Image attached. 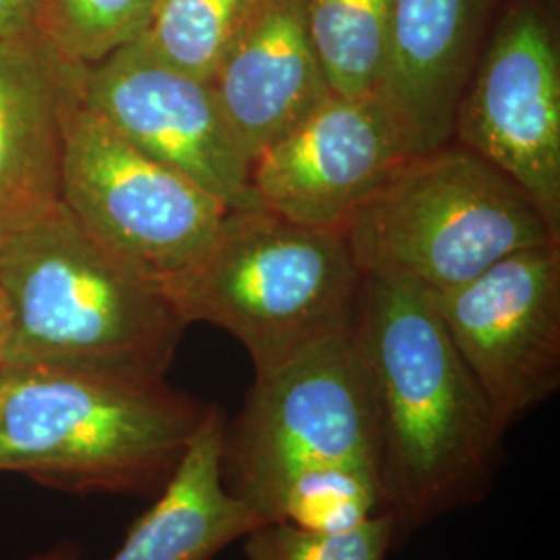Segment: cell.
I'll return each instance as SVG.
<instances>
[{
	"instance_id": "obj_1",
	"label": "cell",
	"mask_w": 560,
	"mask_h": 560,
	"mask_svg": "<svg viewBox=\"0 0 560 560\" xmlns=\"http://www.w3.org/2000/svg\"><path fill=\"white\" fill-rule=\"evenodd\" d=\"M353 339L374 400L382 513L397 548L488 499L506 432L420 284L363 277Z\"/></svg>"
},
{
	"instance_id": "obj_2",
	"label": "cell",
	"mask_w": 560,
	"mask_h": 560,
	"mask_svg": "<svg viewBox=\"0 0 560 560\" xmlns=\"http://www.w3.org/2000/svg\"><path fill=\"white\" fill-rule=\"evenodd\" d=\"M210 402L166 378L0 368V471L67 494L156 499Z\"/></svg>"
},
{
	"instance_id": "obj_3",
	"label": "cell",
	"mask_w": 560,
	"mask_h": 560,
	"mask_svg": "<svg viewBox=\"0 0 560 560\" xmlns=\"http://www.w3.org/2000/svg\"><path fill=\"white\" fill-rule=\"evenodd\" d=\"M11 332L2 368L59 365L166 378L187 324L159 282L60 203L0 241Z\"/></svg>"
},
{
	"instance_id": "obj_4",
	"label": "cell",
	"mask_w": 560,
	"mask_h": 560,
	"mask_svg": "<svg viewBox=\"0 0 560 560\" xmlns=\"http://www.w3.org/2000/svg\"><path fill=\"white\" fill-rule=\"evenodd\" d=\"M180 320L206 322L247 351L254 376L353 332L363 275L339 229L229 212L191 266L156 280Z\"/></svg>"
},
{
	"instance_id": "obj_5",
	"label": "cell",
	"mask_w": 560,
	"mask_h": 560,
	"mask_svg": "<svg viewBox=\"0 0 560 560\" xmlns=\"http://www.w3.org/2000/svg\"><path fill=\"white\" fill-rule=\"evenodd\" d=\"M340 231L363 277H399L430 293L560 241L515 180L455 141L405 162Z\"/></svg>"
},
{
	"instance_id": "obj_6",
	"label": "cell",
	"mask_w": 560,
	"mask_h": 560,
	"mask_svg": "<svg viewBox=\"0 0 560 560\" xmlns=\"http://www.w3.org/2000/svg\"><path fill=\"white\" fill-rule=\"evenodd\" d=\"M222 480L266 523L310 481L339 471L378 478L370 382L353 332L256 374L224 423Z\"/></svg>"
},
{
	"instance_id": "obj_7",
	"label": "cell",
	"mask_w": 560,
	"mask_h": 560,
	"mask_svg": "<svg viewBox=\"0 0 560 560\" xmlns=\"http://www.w3.org/2000/svg\"><path fill=\"white\" fill-rule=\"evenodd\" d=\"M60 201L85 233L154 280L198 260L231 212L83 102L67 122Z\"/></svg>"
},
{
	"instance_id": "obj_8",
	"label": "cell",
	"mask_w": 560,
	"mask_h": 560,
	"mask_svg": "<svg viewBox=\"0 0 560 560\" xmlns=\"http://www.w3.org/2000/svg\"><path fill=\"white\" fill-rule=\"evenodd\" d=\"M451 141L515 180L560 233V44L550 0H515L460 94Z\"/></svg>"
},
{
	"instance_id": "obj_9",
	"label": "cell",
	"mask_w": 560,
	"mask_h": 560,
	"mask_svg": "<svg viewBox=\"0 0 560 560\" xmlns=\"http://www.w3.org/2000/svg\"><path fill=\"white\" fill-rule=\"evenodd\" d=\"M430 295L504 432L559 393L560 241Z\"/></svg>"
},
{
	"instance_id": "obj_10",
	"label": "cell",
	"mask_w": 560,
	"mask_h": 560,
	"mask_svg": "<svg viewBox=\"0 0 560 560\" xmlns=\"http://www.w3.org/2000/svg\"><path fill=\"white\" fill-rule=\"evenodd\" d=\"M81 102L129 143L221 200L231 212L258 210L252 159L212 83L154 59L138 40L85 67Z\"/></svg>"
},
{
	"instance_id": "obj_11",
	"label": "cell",
	"mask_w": 560,
	"mask_h": 560,
	"mask_svg": "<svg viewBox=\"0 0 560 560\" xmlns=\"http://www.w3.org/2000/svg\"><path fill=\"white\" fill-rule=\"evenodd\" d=\"M421 154L381 94L324 101L252 162L261 208L284 221L342 229L400 166Z\"/></svg>"
},
{
	"instance_id": "obj_12",
	"label": "cell",
	"mask_w": 560,
	"mask_h": 560,
	"mask_svg": "<svg viewBox=\"0 0 560 560\" xmlns=\"http://www.w3.org/2000/svg\"><path fill=\"white\" fill-rule=\"evenodd\" d=\"M83 73L44 27L0 38V241L62 203L65 133Z\"/></svg>"
},
{
	"instance_id": "obj_13",
	"label": "cell",
	"mask_w": 560,
	"mask_h": 560,
	"mask_svg": "<svg viewBox=\"0 0 560 560\" xmlns=\"http://www.w3.org/2000/svg\"><path fill=\"white\" fill-rule=\"evenodd\" d=\"M210 83L254 162L332 94L307 30L305 0H258Z\"/></svg>"
},
{
	"instance_id": "obj_14",
	"label": "cell",
	"mask_w": 560,
	"mask_h": 560,
	"mask_svg": "<svg viewBox=\"0 0 560 560\" xmlns=\"http://www.w3.org/2000/svg\"><path fill=\"white\" fill-rule=\"evenodd\" d=\"M497 0H395L381 96L420 152L453 138L465 83Z\"/></svg>"
},
{
	"instance_id": "obj_15",
	"label": "cell",
	"mask_w": 560,
	"mask_h": 560,
	"mask_svg": "<svg viewBox=\"0 0 560 560\" xmlns=\"http://www.w3.org/2000/svg\"><path fill=\"white\" fill-rule=\"evenodd\" d=\"M224 411L210 402L175 474L108 560H212L266 523L224 486ZM32 560L52 559L48 552ZM55 560H78V548L62 544Z\"/></svg>"
},
{
	"instance_id": "obj_16",
	"label": "cell",
	"mask_w": 560,
	"mask_h": 560,
	"mask_svg": "<svg viewBox=\"0 0 560 560\" xmlns=\"http://www.w3.org/2000/svg\"><path fill=\"white\" fill-rule=\"evenodd\" d=\"M395 0H305L307 30L332 94H381Z\"/></svg>"
},
{
	"instance_id": "obj_17",
	"label": "cell",
	"mask_w": 560,
	"mask_h": 560,
	"mask_svg": "<svg viewBox=\"0 0 560 560\" xmlns=\"http://www.w3.org/2000/svg\"><path fill=\"white\" fill-rule=\"evenodd\" d=\"M258 0H156L140 42L164 65L212 81Z\"/></svg>"
},
{
	"instance_id": "obj_18",
	"label": "cell",
	"mask_w": 560,
	"mask_h": 560,
	"mask_svg": "<svg viewBox=\"0 0 560 560\" xmlns=\"http://www.w3.org/2000/svg\"><path fill=\"white\" fill-rule=\"evenodd\" d=\"M156 0H44L42 27L60 48L90 67L138 40Z\"/></svg>"
},
{
	"instance_id": "obj_19",
	"label": "cell",
	"mask_w": 560,
	"mask_h": 560,
	"mask_svg": "<svg viewBox=\"0 0 560 560\" xmlns=\"http://www.w3.org/2000/svg\"><path fill=\"white\" fill-rule=\"evenodd\" d=\"M390 548L395 527L386 513L340 532L270 521L243 538L245 560H386Z\"/></svg>"
},
{
	"instance_id": "obj_20",
	"label": "cell",
	"mask_w": 560,
	"mask_h": 560,
	"mask_svg": "<svg viewBox=\"0 0 560 560\" xmlns=\"http://www.w3.org/2000/svg\"><path fill=\"white\" fill-rule=\"evenodd\" d=\"M44 0H0V38L42 27Z\"/></svg>"
},
{
	"instance_id": "obj_21",
	"label": "cell",
	"mask_w": 560,
	"mask_h": 560,
	"mask_svg": "<svg viewBox=\"0 0 560 560\" xmlns=\"http://www.w3.org/2000/svg\"><path fill=\"white\" fill-rule=\"evenodd\" d=\"M9 332H11V318H9V307L4 295L0 291V368L4 361V353H7V342H9Z\"/></svg>"
}]
</instances>
